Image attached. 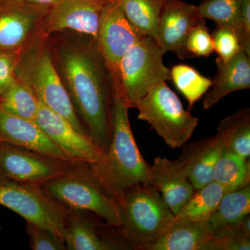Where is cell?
<instances>
[{
  "mask_svg": "<svg viewBox=\"0 0 250 250\" xmlns=\"http://www.w3.org/2000/svg\"><path fill=\"white\" fill-rule=\"evenodd\" d=\"M50 49L77 116L99 149L107 150L114 84L96 40L59 41Z\"/></svg>",
  "mask_w": 250,
  "mask_h": 250,
  "instance_id": "cell-1",
  "label": "cell"
},
{
  "mask_svg": "<svg viewBox=\"0 0 250 250\" xmlns=\"http://www.w3.org/2000/svg\"><path fill=\"white\" fill-rule=\"evenodd\" d=\"M129 109L121 93L115 88L109 146L100 160L88 165L98 183L119 205L129 188L140 183L150 184L149 164L143 159L135 141Z\"/></svg>",
  "mask_w": 250,
  "mask_h": 250,
  "instance_id": "cell-2",
  "label": "cell"
},
{
  "mask_svg": "<svg viewBox=\"0 0 250 250\" xmlns=\"http://www.w3.org/2000/svg\"><path fill=\"white\" fill-rule=\"evenodd\" d=\"M118 231L129 249L148 250L174 220V215L152 184H137L125 192Z\"/></svg>",
  "mask_w": 250,
  "mask_h": 250,
  "instance_id": "cell-3",
  "label": "cell"
},
{
  "mask_svg": "<svg viewBox=\"0 0 250 250\" xmlns=\"http://www.w3.org/2000/svg\"><path fill=\"white\" fill-rule=\"evenodd\" d=\"M16 77L31 88L39 103L63 117L77 131L89 136L74 109L47 41L36 39L20 53Z\"/></svg>",
  "mask_w": 250,
  "mask_h": 250,
  "instance_id": "cell-4",
  "label": "cell"
},
{
  "mask_svg": "<svg viewBox=\"0 0 250 250\" xmlns=\"http://www.w3.org/2000/svg\"><path fill=\"white\" fill-rule=\"evenodd\" d=\"M42 188L67 208L91 212L112 227L121 226L119 204L104 190L88 164H73L63 175Z\"/></svg>",
  "mask_w": 250,
  "mask_h": 250,
  "instance_id": "cell-5",
  "label": "cell"
},
{
  "mask_svg": "<svg viewBox=\"0 0 250 250\" xmlns=\"http://www.w3.org/2000/svg\"><path fill=\"white\" fill-rule=\"evenodd\" d=\"M132 108L139 111L138 118L147 122L172 149L184 146L199 123L198 118L184 109L177 94L166 82L154 85Z\"/></svg>",
  "mask_w": 250,
  "mask_h": 250,
  "instance_id": "cell-6",
  "label": "cell"
},
{
  "mask_svg": "<svg viewBox=\"0 0 250 250\" xmlns=\"http://www.w3.org/2000/svg\"><path fill=\"white\" fill-rule=\"evenodd\" d=\"M164 55L156 41L145 36L121 59L114 88L129 108L159 82L171 80L170 70L164 64Z\"/></svg>",
  "mask_w": 250,
  "mask_h": 250,
  "instance_id": "cell-7",
  "label": "cell"
},
{
  "mask_svg": "<svg viewBox=\"0 0 250 250\" xmlns=\"http://www.w3.org/2000/svg\"><path fill=\"white\" fill-rule=\"evenodd\" d=\"M0 205L27 223L47 229L62 238L67 208L47 195L42 187L0 177ZM63 239V238H62Z\"/></svg>",
  "mask_w": 250,
  "mask_h": 250,
  "instance_id": "cell-8",
  "label": "cell"
},
{
  "mask_svg": "<svg viewBox=\"0 0 250 250\" xmlns=\"http://www.w3.org/2000/svg\"><path fill=\"white\" fill-rule=\"evenodd\" d=\"M73 164L10 143H0V171L21 183L42 187L62 177Z\"/></svg>",
  "mask_w": 250,
  "mask_h": 250,
  "instance_id": "cell-9",
  "label": "cell"
},
{
  "mask_svg": "<svg viewBox=\"0 0 250 250\" xmlns=\"http://www.w3.org/2000/svg\"><path fill=\"white\" fill-rule=\"evenodd\" d=\"M107 0H61L39 23L36 38L47 41L56 33L72 31L96 40Z\"/></svg>",
  "mask_w": 250,
  "mask_h": 250,
  "instance_id": "cell-10",
  "label": "cell"
},
{
  "mask_svg": "<svg viewBox=\"0 0 250 250\" xmlns=\"http://www.w3.org/2000/svg\"><path fill=\"white\" fill-rule=\"evenodd\" d=\"M143 37L126 19L121 1L106 3L100 19L96 43L114 85L118 82L121 59Z\"/></svg>",
  "mask_w": 250,
  "mask_h": 250,
  "instance_id": "cell-11",
  "label": "cell"
},
{
  "mask_svg": "<svg viewBox=\"0 0 250 250\" xmlns=\"http://www.w3.org/2000/svg\"><path fill=\"white\" fill-rule=\"evenodd\" d=\"M49 6L27 0H0V51L20 54L37 39L36 30Z\"/></svg>",
  "mask_w": 250,
  "mask_h": 250,
  "instance_id": "cell-12",
  "label": "cell"
},
{
  "mask_svg": "<svg viewBox=\"0 0 250 250\" xmlns=\"http://www.w3.org/2000/svg\"><path fill=\"white\" fill-rule=\"evenodd\" d=\"M93 213L67 208L62 238L68 250L129 249L118 228L95 220Z\"/></svg>",
  "mask_w": 250,
  "mask_h": 250,
  "instance_id": "cell-13",
  "label": "cell"
},
{
  "mask_svg": "<svg viewBox=\"0 0 250 250\" xmlns=\"http://www.w3.org/2000/svg\"><path fill=\"white\" fill-rule=\"evenodd\" d=\"M34 122L72 164L89 165L100 160L103 155L89 136L77 131L65 118L40 103Z\"/></svg>",
  "mask_w": 250,
  "mask_h": 250,
  "instance_id": "cell-14",
  "label": "cell"
},
{
  "mask_svg": "<svg viewBox=\"0 0 250 250\" xmlns=\"http://www.w3.org/2000/svg\"><path fill=\"white\" fill-rule=\"evenodd\" d=\"M200 19L197 6L182 0H167L161 12L156 39L164 53L173 52L180 59L191 57L186 42Z\"/></svg>",
  "mask_w": 250,
  "mask_h": 250,
  "instance_id": "cell-15",
  "label": "cell"
},
{
  "mask_svg": "<svg viewBox=\"0 0 250 250\" xmlns=\"http://www.w3.org/2000/svg\"><path fill=\"white\" fill-rule=\"evenodd\" d=\"M149 176L150 184L159 190L174 215L183 208L195 191L178 159L171 161L156 157L154 164L149 166Z\"/></svg>",
  "mask_w": 250,
  "mask_h": 250,
  "instance_id": "cell-16",
  "label": "cell"
},
{
  "mask_svg": "<svg viewBox=\"0 0 250 250\" xmlns=\"http://www.w3.org/2000/svg\"><path fill=\"white\" fill-rule=\"evenodd\" d=\"M225 147V141L217 134L186 146L178 161L187 172L195 190L213 182L217 161Z\"/></svg>",
  "mask_w": 250,
  "mask_h": 250,
  "instance_id": "cell-17",
  "label": "cell"
},
{
  "mask_svg": "<svg viewBox=\"0 0 250 250\" xmlns=\"http://www.w3.org/2000/svg\"><path fill=\"white\" fill-rule=\"evenodd\" d=\"M0 142L28 148L70 162L62 149L44 134L34 121L18 118L6 113L1 108Z\"/></svg>",
  "mask_w": 250,
  "mask_h": 250,
  "instance_id": "cell-18",
  "label": "cell"
},
{
  "mask_svg": "<svg viewBox=\"0 0 250 250\" xmlns=\"http://www.w3.org/2000/svg\"><path fill=\"white\" fill-rule=\"evenodd\" d=\"M218 72L212 80L211 90L204 99L203 107L209 109L222 99L233 92L250 89V55L240 49L232 58L215 59Z\"/></svg>",
  "mask_w": 250,
  "mask_h": 250,
  "instance_id": "cell-19",
  "label": "cell"
},
{
  "mask_svg": "<svg viewBox=\"0 0 250 250\" xmlns=\"http://www.w3.org/2000/svg\"><path fill=\"white\" fill-rule=\"evenodd\" d=\"M210 237L208 222L174 218L148 250H204Z\"/></svg>",
  "mask_w": 250,
  "mask_h": 250,
  "instance_id": "cell-20",
  "label": "cell"
},
{
  "mask_svg": "<svg viewBox=\"0 0 250 250\" xmlns=\"http://www.w3.org/2000/svg\"><path fill=\"white\" fill-rule=\"evenodd\" d=\"M241 0H202L197 6L199 16L214 21L218 27L228 28L238 36L242 49L250 55V36L245 32L241 18Z\"/></svg>",
  "mask_w": 250,
  "mask_h": 250,
  "instance_id": "cell-21",
  "label": "cell"
},
{
  "mask_svg": "<svg viewBox=\"0 0 250 250\" xmlns=\"http://www.w3.org/2000/svg\"><path fill=\"white\" fill-rule=\"evenodd\" d=\"M218 134L225 141V148L245 160L250 156V110L241 108L223 118L218 127Z\"/></svg>",
  "mask_w": 250,
  "mask_h": 250,
  "instance_id": "cell-22",
  "label": "cell"
},
{
  "mask_svg": "<svg viewBox=\"0 0 250 250\" xmlns=\"http://www.w3.org/2000/svg\"><path fill=\"white\" fill-rule=\"evenodd\" d=\"M167 0H121L123 12L135 30L156 41L162 10Z\"/></svg>",
  "mask_w": 250,
  "mask_h": 250,
  "instance_id": "cell-23",
  "label": "cell"
},
{
  "mask_svg": "<svg viewBox=\"0 0 250 250\" xmlns=\"http://www.w3.org/2000/svg\"><path fill=\"white\" fill-rule=\"evenodd\" d=\"M250 213V186L227 192L208 220L210 231L241 221Z\"/></svg>",
  "mask_w": 250,
  "mask_h": 250,
  "instance_id": "cell-24",
  "label": "cell"
},
{
  "mask_svg": "<svg viewBox=\"0 0 250 250\" xmlns=\"http://www.w3.org/2000/svg\"><path fill=\"white\" fill-rule=\"evenodd\" d=\"M213 181L226 193L250 185V159L245 160L225 147L215 165Z\"/></svg>",
  "mask_w": 250,
  "mask_h": 250,
  "instance_id": "cell-25",
  "label": "cell"
},
{
  "mask_svg": "<svg viewBox=\"0 0 250 250\" xmlns=\"http://www.w3.org/2000/svg\"><path fill=\"white\" fill-rule=\"evenodd\" d=\"M195 190L189 201L174 215V218L191 221H208L226 193L223 188L213 181Z\"/></svg>",
  "mask_w": 250,
  "mask_h": 250,
  "instance_id": "cell-26",
  "label": "cell"
},
{
  "mask_svg": "<svg viewBox=\"0 0 250 250\" xmlns=\"http://www.w3.org/2000/svg\"><path fill=\"white\" fill-rule=\"evenodd\" d=\"M39 101L31 88L16 77L9 89L0 97V108L6 113L34 121Z\"/></svg>",
  "mask_w": 250,
  "mask_h": 250,
  "instance_id": "cell-27",
  "label": "cell"
},
{
  "mask_svg": "<svg viewBox=\"0 0 250 250\" xmlns=\"http://www.w3.org/2000/svg\"><path fill=\"white\" fill-rule=\"evenodd\" d=\"M171 80L187 99L189 110L207 93L212 80L204 76L193 67L185 64L174 65L170 70Z\"/></svg>",
  "mask_w": 250,
  "mask_h": 250,
  "instance_id": "cell-28",
  "label": "cell"
},
{
  "mask_svg": "<svg viewBox=\"0 0 250 250\" xmlns=\"http://www.w3.org/2000/svg\"><path fill=\"white\" fill-rule=\"evenodd\" d=\"M211 237L204 250H249L250 217L241 221L210 231Z\"/></svg>",
  "mask_w": 250,
  "mask_h": 250,
  "instance_id": "cell-29",
  "label": "cell"
},
{
  "mask_svg": "<svg viewBox=\"0 0 250 250\" xmlns=\"http://www.w3.org/2000/svg\"><path fill=\"white\" fill-rule=\"evenodd\" d=\"M186 47L191 57H208L214 52L213 39L205 19L199 20L188 36Z\"/></svg>",
  "mask_w": 250,
  "mask_h": 250,
  "instance_id": "cell-30",
  "label": "cell"
},
{
  "mask_svg": "<svg viewBox=\"0 0 250 250\" xmlns=\"http://www.w3.org/2000/svg\"><path fill=\"white\" fill-rule=\"evenodd\" d=\"M25 231L32 250H65V242L61 237L47 229L27 223Z\"/></svg>",
  "mask_w": 250,
  "mask_h": 250,
  "instance_id": "cell-31",
  "label": "cell"
},
{
  "mask_svg": "<svg viewBox=\"0 0 250 250\" xmlns=\"http://www.w3.org/2000/svg\"><path fill=\"white\" fill-rule=\"evenodd\" d=\"M211 35L213 49L218 57L223 60L232 58L241 49L238 36L231 29L217 26Z\"/></svg>",
  "mask_w": 250,
  "mask_h": 250,
  "instance_id": "cell-32",
  "label": "cell"
},
{
  "mask_svg": "<svg viewBox=\"0 0 250 250\" xmlns=\"http://www.w3.org/2000/svg\"><path fill=\"white\" fill-rule=\"evenodd\" d=\"M19 54L9 51H0V97L16 80Z\"/></svg>",
  "mask_w": 250,
  "mask_h": 250,
  "instance_id": "cell-33",
  "label": "cell"
},
{
  "mask_svg": "<svg viewBox=\"0 0 250 250\" xmlns=\"http://www.w3.org/2000/svg\"><path fill=\"white\" fill-rule=\"evenodd\" d=\"M241 18L245 32L250 36V0H241Z\"/></svg>",
  "mask_w": 250,
  "mask_h": 250,
  "instance_id": "cell-34",
  "label": "cell"
},
{
  "mask_svg": "<svg viewBox=\"0 0 250 250\" xmlns=\"http://www.w3.org/2000/svg\"><path fill=\"white\" fill-rule=\"evenodd\" d=\"M32 4L42 5V6H51L58 3L61 0H27Z\"/></svg>",
  "mask_w": 250,
  "mask_h": 250,
  "instance_id": "cell-35",
  "label": "cell"
},
{
  "mask_svg": "<svg viewBox=\"0 0 250 250\" xmlns=\"http://www.w3.org/2000/svg\"><path fill=\"white\" fill-rule=\"evenodd\" d=\"M108 1H121V0H107Z\"/></svg>",
  "mask_w": 250,
  "mask_h": 250,
  "instance_id": "cell-36",
  "label": "cell"
},
{
  "mask_svg": "<svg viewBox=\"0 0 250 250\" xmlns=\"http://www.w3.org/2000/svg\"><path fill=\"white\" fill-rule=\"evenodd\" d=\"M1 224H0V234H1Z\"/></svg>",
  "mask_w": 250,
  "mask_h": 250,
  "instance_id": "cell-37",
  "label": "cell"
},
{
  "mask_svg": "<svg viewBox=\"0 0 250 250\" xmlns=\"http://www.w3.org/2000/svg\"><path fill=\"white\" fill-rule=\"evenodd\" d=\"M1 143V142H0ZM1 175H3V174L1 173V171H0V177H1Z\"/></svg>",
  "mask_w": 250,
  "mask_h": 250,
  "instance_id": "cell-38",
  "label": "cell"
}]
</instances>
